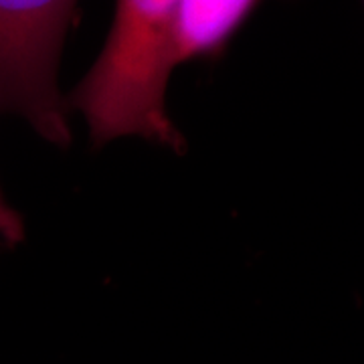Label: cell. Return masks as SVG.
I'll use <instances>...</instances> for the list:
<instances>
[{
  "label": "cell",
  "instance_id": "obj_1",
  "mask_svg": "<svg viewBox=\"0 0 364 364\" xmlns=\"http://www.w3.org/2000/svg\"><path fill=\"white\" fill-rule=\"evenodd\" d=\"M181 0H117L114 25L67 107L85 117L93 144L124 136L182 148L166 114V87L176 69L174 33Z\"/></svg>",
  "mask_w": 364,
  "mask_h": 364
},
{
  "label": "cell",
  "instance_id": "obj_2",
  "mask_svg": "<svg viewBox=\"0 0 364 364\" xmlns=\"http://www.w3.org/2000/svg\"><path fill=\"white\" fill-rule=\"evenodd\" d=\"M75 11L77 0H0V112L59 146L71 132L57 71Z\"/></svg>",
  "mask_w": 364,
  "mask_h": 364
},
{
  "label": "cell",
  "instance_id": "obj_3",
  "mask_svg": "<svg viewBox=\"0 0 364 364\" xmlns=\"http://www.w3.org/2000/svg\"><path fill=\"white\" fill-rule=\"evenodd\" d=\"M259 2L261 0H181L174 33L176 67L193 59L219 55Z\"/></svg>",
  "mask_w": 364,
  "mask_h": 364
},
{
  "label": "cell",
  "instance_id": "obj_4",
  "mask_svg": "<svg viewBox=\"0 0 364 364\" xmlns=\"http://www.w3.org/2000/svg\"><path fill=\"white\" fill-rule=\"evenodd\" d=\"M23 239V223L0 193V249L13 247Z\"/></svg>",
  "mask_w": 364,
  "mask_h": 364
}]
</instances>
